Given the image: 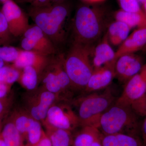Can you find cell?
Returning a JSON list of instances; mask_svg holds the SVG:
<instances>
[{"label":"cell","mask_w":146,"mask_h":146,"mask_svg":"<svg viewBox=\"0 0 146 146\" xmlns=\"http://www.w3.org/2000/svg\"><path fill=\"white\" fill-rule=\"evenodd\" d=\"M120 9L129 12H139L143 11L138 0H117Z\"/></svg>","instance_id":"83f0119b"},{"label":"cell","mask_w":146,"mask_h":146,"mask_svg":"<svg viewBox=\"0 0 146 146\" xmlns=\"http://www.w3.org/2000/svg\"><path fill=\"white\" fill-rule=\"evenodd\" d=\"M0 146H6L4 141L3 140L1 134H0Z\"/></svg>","instance_id":"8d00e7d4"},{"label":"cell","mask_w":146,"mask_h":146,"mask_svg":"<svg viewBox=\"0 0 146 146\" xmlns=\"http://www.w3.org/2000/svg\"><path fill=\"white\" fill-rule=\"evenodd\" d=\"M142 8L143 11L144 13H145L146 15V2L142 6Z\"/></svg>","instance_id":"ab89813d"},{"label":"cell","mask_w":146,"mask_h":146,"mask_svg":"<svg viewBox=\"0 0 146 146\" xmlns=\"http://www.w3.org/2000/svg\"><path fill=\"white\" fill-rule=\"evenodd\" d=\"M144 65L141 58L133 54L121 56L115 62V77L125 84L141 71Z\"/></svg>","instance_id":"8fae6325"},{"label":"cell","mask_w":146,"mask_h":146,"mask_svg":"<svg viewBox=\"0 0 146 146\" xmlns=\"http://www.w3.org/2000/svg\"><path fill=\"white\" fill-rule=\"evenodd\" d=\"M24 37L31 38L42 47L47 55L50 56L56 53V47L48 36L39 27L35 25L30 26L23 35Z\"/></svg>","instance_id":"2e32d148"},{"label":"cell","mask_w":146,"mask_h":146,"mask_svg":"<svg viewBox=\"0 0 146 146\" xmlns=\"http://www.w3.org/2000/svg\"><path fill=\"white\" fill-rule=\"evenodd\" d=\"M146 94V63L139 72L125 84L123 93L115 102L117 104L130 106Z\"/></svg>","instance_id":"30bf717a"},{"label":"cell","mask_w":146,"mask_h":146,"mask_svg":"<svg viewBox=\"0 0 146 146\" xmlns=\"http://www.w3.org/2000/svg\"><path fill=\"white\" fill-rule=\"evenodd\" d=\"M131 29L125 23L115 21L110 25L106 33L109 42L114 46L121 45L128 36Z\"/></svg>","instance_id":"ffe728a7"},{"label":"cell","mask_w":146,"mask_h":146,"mask_svg":"<svg viewBox=\"0 0 146 146\" xmlns=\"http://www.w3.org/2000/svg\"><path fill=\"white\" fill-rule=\"evenodd\" d=\"M146 46V28L135 30L115 52V62L123 55L133 54Z\"/></svg>","instance_id":"5bb4252c"},{"label":"cell","mask_w":146,"mask_h":146,"mask_svg":"<svg viewBox=\"0 0 146 146\" xmlns=\"http://www.w3.org/2000/svg\"><path fill=\"white\" fill-rule=\"evenodd\" d=\"M134 112L138 116H146V94L142 98L134 102L131 105Z\"/></svg>","instance_id":"f1b7e54d"},{"label":"cell","mask_w":146,"mask_h":146,"mask_svg":"<svg viewBox=\"0 0 146 146\" xmlns=\"http://www.w3.org/2000/svg\"><path fill=\"white\" fill-rule=\"evenodd\" d=\"M5 62L0 58V69L4 66Z\"/></svg>","instance_id":"f35d334b"},{"label":"cell","mask_w":146,"mask_h":146,"mask_svg":"<svg viewBox=\"0 0 146 146\" xmlns=\"http://www.w3.org/2000/svg\"><path fill=\"white\" fill-rule=\"evenodd\" d=\"M1 129H0V134H1Z\"/></svg>","instance_id":"ee69618b"},{"label":"cell","mask_w":146,"mask_h":146,"mask_svg":"<svg viewBox=\"0 0 146 146\" xmlns=\"http://www.w3.org/2000/svg\"><path fill=\"white\" fill-rule=\"evenodd\" d=\"M115 53L110 44L106 34L101 42L95 48H93L92 64L94 69L108 64H115Z\"/></svg>","instance_id":"9a60e30c"},{"label":"cell","mask_w":146,"mask_h":146,"mask_svg":"<svg viewBox=\"0 0 146 146\" xmlns=\"http://www.w3.org/2000/svg\"><path fill=\"white\" fill-rule=\"evenodd\" d=\"M27 98L26 111L35 119L43 123L51 106L58 98L55 94L40 87Z\"/></svg>","instance_id":"ba28073f"},{"label":"cell","mask_w":146,"mask_h":146,"mask_svg":"<svg viewBox=\"0 0 146 146\" xmlns=\"http://www.w3.org/2000/svg\"><path fill=\"white\" fill-rule=\"evenodd\" d=\"M33 146H52V145L49 138L47 136L45 132V134L41 140Z\"/></svg>","instance_id":"1f68e13d"},{"label":"cell","mask_w":146,"mask_h":146,"mask_svg":"<svg viewBox=\"0 0 146 146\" xmlns=\"http://www.w3.org/2000/svg\"><path fill=\"white\" fill-rule=\"evenodd\" d=\"M52 58L50 56L35 52L21 50L18 58L13 62V65L20 70L28 66L33 67L40 76Z\"/></svg>","instance_id":"4fadbf2b"},{"label":"cell","mask_w":146,"mask_h":146,"mask_svg":"<svg viewBox=\"0 0 146 146\" xmlns=\"http://www.w3.org/2000/svg\"><path fill=\"white\" fill-rule=\"evenodd\" d=\"M138 116L130 106L115 103L101 115L98 128L104 135L120 133L138 135Z\"/></svg>","instance_id":"277c9868"},{"label":"cell","mask_w":146,"mask_h":146,"mask_svg":"<svg viewBox=\"0 0 146 146\" xmlns=\"http://www.w3.org/2000/svg\"><path fill=\"white\" fill-rule=\"evenodd\" d=\"M21 50L9 46H0V58L4 62H14L18 58Z\"/></svg>","instance_id":"4316f807"},{"label":"cell","mask_w":146,"mask_h":146,"mask_svg":"<svg viewBox=\"0 0 146 146\" xmlns=\"http://www.w3.org/2000/svg\"><path fill=\"white\" fill-rule=\"evenodd\" d=\"M36 120L32 117L25 110H22L14 114L13 120L11 121L21 133L24 143V140L27 133L33 125Z\"/></svg>","instance_id":"7402d4cb"},{"label":"cell","mask_w":146,"mask_h":146,"mask_svg":"<svg viewBox=\"0 0 146 146\" xmlns=\"http://www.w3.org/2000/svg\"><path fill=\"white\" fill-rule=\"evenodd\" d=\"M106 11L95 5L80 6L76 11L73 24L74 42L93 46L102 34Z\"/></svg>","instance_id":"7a4b0ae2"},{"label":"cell","mask_w":146,"mask_h":146,"mask_svg":"<svg viewBox=\"0 0 146 146\" xmlns=\"http://www.w3.org/2000/svg\"><path fill=\"white\" fill-rule=\"evenodd\" d=\"M18 3H29L32 7H41L51 4L50 0H16Z\"/></svg>","instance_id":"f546056e"},{"label":"cell","mask_w":146,"mask_h":146,"mask_svg":"<svg viewBox=\"0 0 146 146\" xmlns=\"http://www.w3.org/2000/svg\"><path fill=\"white\" fill-rule=\"evenodd\" d=\"M52 0H50V2L51 4H52Z\"/></svg>","instance_id":"7bdbcfd3"},{"label":"cell","mask_w":146,"mask_h":146,"mask_svg":"<svg viewBox=\"0 0 146 146\" xmlns=\"http://www.w3.org/2000/svg\"><path fill=\"white\" fill-rule=\"evenodd\" d=\"M7 0H0V3H1L3 4Z\"/></svg>","instance_id":"b9f144b4"},{"label":"cell","mask_w":146,"mask_h":146,"mask_svg":"<svg viewBox=\"0 0 146 146\" xmlns=\"http://www.w3.org/2000/svg\"><path fill=\"white\" fill-rule=\"evenodd\" d=\"M20 70L12 66H4L0 69V81L10 85L19 80Z\"/></svg>","instance_id":"d4e9b609"},{"label":"cell","mask_w":146,"mask_h":146,"mask_svg":"<svg viewBox=\"0 0 146 146\" xmlns=\"http://www.w3.org/2000/svg\"><path fill=\"white\" fill-rule=\"evenodd\" d=\"M117 99L112 90L107 88L101 93H90L76 100L74 104L78 107L77 114L80 127L91 126L98 128L101 115L115 103Z\"/></svg>","instance_id":"5b68a950"},{"label":"cell","mask_w":146,"mask_h":146,"mask_svg":"<svg viewBox=\"0 0 146 146\" xmlns=\"http://www.w3.org/2000/svg\"><path fill=\"white\" fill-rule=\"evenodd\" d=\"M64 56L52 58L39 78L43 89L55 94L58 101H63L61 94L73 89L64 65Z\"/></svg>","instance_id":"8992f818"},{"label":"cell","mask_w":146,"mask_h":146,"mask_svg":"<svg viewBox=\"0 0 146 146\" xmlns=\"http://www.w3.org/2000/svg\"><path fill=\"white\" fill-rule=\"evenodd\" d=\"M1 135L6 146H25L21 133L12 121L5 125Z\"/></svg>","instance_id":"603a6c76"},{"label":"cell","mask_w":146,"mask_h":146,"mask_svg":"<svg viewBox=\"0 0 146 146\" xmlns=\"http://www.w3.org/2000/svg\"><path fill=\"white\" fill-rule=\"evenodd\" d=\"M46 133L51 142L52 146H71L73 134L70 131L44 126Z\"/></svg>","instance_id":"44dd1931"},{"label":"cell","mask_w":146,"mask_h":146,"mask_svg":"<svg viewBox=\"0 0 146 146\" xmlns=\"http://www.w3.org/2000/svg\"><path fill=\"white\" fill-rule=\"evenodd\" d=\"M13 36L10 33L5 17L0 10V46H8L12 42Z\"/></svg>","instance_id":"484cf974"},{"label":"cell","mask_w":146,"mask_h":146,"mask_svg":"<svg viewBox=\"0 0 146 146\" xmlns=\"http://www.w3.org/2000/svg\"><path fill=\"white\" fill-rule=\"evenodd\" d=\"M1 11L13 37L23 35L29 27L28 16L13 0H7L3 4Z\"/></svg>","instance_id":"9c48e42d"},{"label":"cell","mask_w":146,"mask_h":146,"mask_svg":"<svg viewBox=\"0 0 146 146\" xmlns=\"http://www.w3.org/2000/svg\"><path fill=\"white\" fill-rule=\"evenodd\" d=\"M2 99H0V117L2 115L5 110V106L2 101Z\"/></svg>","instance_id":"836d02e7"},{"label":"cell","mask_w":146,"mask_h":146,"mask_svg":"<svg viewBox=\"0 0 146 146\" xmlns=\"http://www.w3.org/2000/svg\"><path fill=\"white\" fill-rule=\"evenodd\" d=\"M141 131L142 141L144 146H146V116L145 117L143 122L141 125Z\"/></svg>","instance_id":"d6a6232c"},{"label":"cell","mask_w":146,"mask_h":146,"mask_svg":"<svg viewBox=\"0 0 146 146\" xmlns=\"http://www.w3.org/2000/svg\"><path fill=\"white\" fill-rule=\"evenodd\" d=\"M102 139L95 141L90 146H102Z\"/></svg>","instance_id":"e575fe53"},{"label":"cell","mask_w":146,"mask_h":146,"mask_svg":"<svg viewBox=\"0 0 146 146\" xmlns=\"http://www.w3.org/2000/svg\"><path fill=\"white\" fill-rule=\"evenodd\" d=\"M50 108L46 117L43 123L44 126L74 131L80 127L77 114L68 102L58 101Z\"/></svg>","instance_id":"52a82bcc"},{"label":"cell","mask_w":146,"mask_h":146,"mask_svg":"<svg viewBox=\"0 0 146 146\" xmlns=\"http://www.w3.org/2000/svg\"><path fill=\"white\" fill-rule=\"evenodd\" d=\"M93 46L74 42L64 65L73 89L84 90L94 71L91 61Z\"/></svg>","instance_id":"3957f363"},{"label":"cell","mask_w":146,"mask_h":146,"mask_svg":"<svg viewBox=\"0 0 146 146\" xmlns=\"http://www.w3.org/2000/svg\"><path fill=\"white\" fill-rule=\"evenodd\" d=\"M70 6L65 2L41 7H31L29 15L48 36L55 46L65 39L64 28L70 14Z\"/></svg>","instance_id":"6da1fadb"},{"label":"cell","mask_w":146,"mask_h":146,"mask_svg":"<svg viewBox=\"0 0 146 146\" xmlns=\"http://www.w3.org/2000/svg\"><path fill=\"white\" fill-rule=\"evenodd\" d=\"M65 0H52V4L63 2H65Z\"/></svg>","instance_id":"74e56055"},{"label":"cell","mask_w":146,"mask_h":146,"mask_svg":"<svg viewBox=\"0 0 146 146\" xmlns=\"http://www.w3.org/2000/svg\"><path fill=\"white\" fill-rule=\"evenodd\" d=\"M9 85L0 81V99L5 98L8 93Z\"/></svg>","instance_id":"4dcf8cb0"},{"label":"cell","mask_w":146,"mask_h":146,"mask_svg":"<svg viewBox=\"0 0 146 146\" xmlns=\"http://www.w3.org/2000/svg\"><path fill=\"white\" fill-rule=\"evenodd\" d=\"M83 1L89 3H96L103 1L104 0H83Z\"/></svg>","instance_id":"d590c367"},{"label":"cell","mask_w":146,"mask_h":146,"mask_svg":"<svg viewBox=\"0 0 146 146\" xmlns=\"http://www.w3.org/2000/svg\"><path fill=\"white\" fill-rule=\"evenodd\" d=\"M115 65L108 64L94 69L84 91L90 94L108 87L115 77Z\"/></svg>","instance_id":"7c38bea8"},{"label":"cell","mask_w":146,"mask_h":146,"mask_svg":"<svg viewBox=\"0 0 146 146\" xmlns=\"http://www.w3.org/2000/svg\"><path fill=\"white\" fill-rule=\"evenodd\" d=\"M145 49L146 50V46L145 47Z\"/></svg>","instance_id":"f6af8a7d"},{"label":"cell","mask_w":146,"mask_h":146,"mask_svg":"<svg viewBox=\"0 0 146 146\" xmlns=\"http://www.w3.org/2000/svg\"><path fill=\"white\" fill-rule=\"evenodd\" d=\"M22 70L19 79L21 84L29 91H34L39 83V74L31 66L25 67Z\"/></svg>","instance_id":"cb8c5ba5"},{"label":"cell","mask_w":146,"mask_h":146,"mask_svg":"<svg viewBox=\"0 0 146 146\" xmlns=\"http://www.w3.org/2000/svg\"><path fill=\"white\" fill-rule=\"evenodd\" d=\"M102 141V146H144L138 135L126 133L103 135Z\"/></svg>","instance_id":"ac0fdd59"},{"label":"cell","mask_w":146,"mask_h":146,"mask_svg":"<svg viewBox=\"0 0 146 146\" xmlns=\"http://www.w3.org/2000/svg\"><path fill=\"white\" fill-rule=\"evenodd\" d=\"M140 5L143 6L146 2V0H138Z\"/></svg>","instance_id":"60d3db41"},{"label":"cell","mask_w":146,"mask_h":146,"mask_svg":"<svg viewBox=\"0 0 146 146\" xmlns=\"http://www.w3.org/2000/svg\"><path fill=\"white\" fill-rule=\"evenodd\" d=\"M103 134L98 128L91 126L81 127L80 130L73 135L71 146H90L95 141L100 140Z\"/></svg>","instance_id":"e0dca14e"},{"label":"cell","mask_w":146,"mask_h":146,"mask_svg":"<svg viewBox=\"0 0 146 146\" xmlns=\"http://www.w3.org/2000/svg\"><path fill=\"white\" fill-rule=\"evenodd\" d=\"M116 21H121L127 25L131 29L146 28V15L143 11L139 12H127L120 9L114 13Z\"/></svg>","instance_id":"d6986e66"}]
</instances>
